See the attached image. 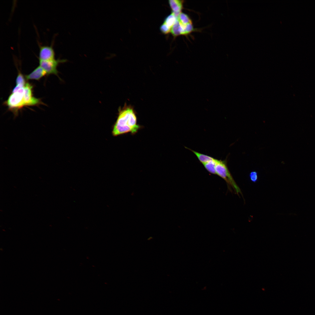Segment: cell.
Segmentation results:
<instances>
[{"label": "cell", "mask_w": 315, "mask_h": 315, "mask_svg": "<svg viewBox=\"0 0 315 315\" xmlns=\"http://www.w3.org/2000/svg\"><path fill=\"white\" fill-rule=\"evenodd\" d=\"M142 127L137 123L136 116L134 110L130 107H127L119 111L113 128L112 134L114 136L128 133L134 135Z\"/></svg>", "instance_id": "6da1fadb"}, {"label": "cell", "mask_w": 315, "mask_h": 315, "mask_svg": "<svg viewBox=\"0 0 315 315\" xmlns=\"http://www.w3.org/2000/svg\"><path fill=\"white\" fill-rule=\"evenodd\" d=\"M215 170L216 174L224 180L228 186L233 189L236 193L242 194L240 188L235 181L228 168L226 160H217Z\"/></svg>", "instance_id": "7a4b0ae2"}, {"label": "cell", "mask_w": 315, "mask_h": 315, "mask_svg": "<svg viewBox=\"0 0 315 315\" xmlns=\"http://www.w3.org/2000/svg\"><path fill=\"white\" fill-rule=\"evenodd\" d=\"M24 94V87L15 92L12 93L5 102V104L9 109L15 113L16 115L17 111L25 106Z\"/></svg>", "instance_id": "3957f363"}, {"label": "cell", "mask_w": 315, "mask_h": 315, "mask_svg": "<svg viewBox=\"0 0 315 315\" xmlns=\"http://www.w3.org/2000/svg\"><path fill=\"white\" fill-rule=\"evenodd\" d=\"M65 60L55 59L46 61L39 60L40 66L46 73L47 74H54L57 75L58 71L57 67L59 64L66 61Z\"/></svg>", "instance_id": "277c9868"}, {"label": "cell", "mask_w": 315, "mask_h": 315, "mask_svg": "<svg viewBox=\"0 0 315 315\" xmlns=\"http://www.w3.org/2000/svg\"><path fill=\"white\" fill-rule=\"evenodd\" d=\"M33 86L29 83H26L24 87V102L25 106H35L41 103L39 99L33 95Z\"/></svg>", "instance_id": "5b68a950"}, {"label": "cell", "mask_w": 315, "mask_h": 315, "mask_svg": "<svg viewBox=\"0 0 315 315\" xmlns=\"http://www.w3.org/2000/svg\"><path fill=\"white\" fill-rule=\"evenodd\" d=\"M38 45L39 60L46 61L55 59V53L52 46H41L39 43Z\"/></svg>", "instance_id": "8992f818"}, {"label": "cell", "mask_w": 315, "mask_h": 315, "mask_svg": "<svg viewBox=\"0 0 315 315\" xmlns=\"http://www.w3.org/2000/svg\"><path fill=\"white\" fill-rule=\"evenodd\" d=\"M169 4L172 10V13L178 18L183 8L184 1L179 0H170Z\"/></svg>", "instance_id": "52a82bcc"}, {"label": "cell", "mask_w": 315, "mask_h": 315, "mask_svg": "<svg viewBox=\"0 0 315 315\" xmlns=\"http://www.w3.org/2000/svg\"><path fill=\"white\" fill-rule=\"evenodd\" d=\"M46 74V72L39 66L29 74L25 75V78L27 80H38Z\"/></svg>", "instance_id": "ba28073f"}, {"label": "cell", "mask_w": 315, "mask_h": 315, "mask_svg": "<svg viewBox=\"0 0 315 315\" xmlns=\"http://www.w3.org/2000/svg\"><path fill=\"white\" fill-rule=\"evenodd\" d=\"M170 32L174 37H176L181 35H184L183 26L180 24L178 20L171 28Z\"/></svg>", "instance_id": "9c48e42d"}, {"label": "cell", "mask_w": 315, "mask_h": 315, "mask_svg": "<svg viewBox=\"0 0 315 315\" xmlns=\"http://www.w3.org/2000/svg\"><path fill=\"white\" fill-rule=\"evenodd\" d=\"M185 148L193 152L197 156L199 161L202 164L206 163L213 160L214 158L209 156L203 154L193 150L188 147H185Z\"/></svg>", "instance_id": "30bf717a"}, {"label": "cell", "mask_w": 315, "mask_h": 315, "mask_svg": "<svg viewBox=\"0 0 315 315\" xmlns=\"http://www.w3.org/2000/svg\"><path fill=\"white\" fill-rule=\"evenodd\" d=\"M217 159L214 158L213 160L203 164L206 169L210 173L216 174L215 168Z\"/></svg>", "instance_id": "8fae6325"}, {"label": "cell", "mask_w": 315, "mask_h": 315, "mask_svg": "<svg viewBox=\"0 0 315 315\" xmlns=\"http://www.w3.org/2000/svg\"><path fill=\"white\" fill-rule=\"evenodd\" d=\"M177 20L181 24L183 25L192 23L191 20L188 15L182 12H181L178 16Z\"/></svg>", "instance_id": "7c38bea8"}, {"label": "cell", "mask_w": 315, "mask_h": 315, "mask_svg": "<svg viewBox=\"0 0 315 315\" xmlns=\"http://www.w3.org/2000/svg\"><path fill=\"white\" fill-rule=\"evenodd\" d=\"M177 20V18L172 13L168 15L165 19L164 23L171 28Z\"/></svg>", "instance_id": "4fadbf2b"}, {"label": "cell", "mask_w": 315, "mask_h": 315, "mask_svg": "<svg viewBox=\"0 0 315 315\" xmlns=\"http://www.w3.org/2000/svg\"><path fill=\"white\" fill-rule=\"evenodd\" d=\"M16 85L24 87L26 84L23 75L19 71L16 80Z\"/></svg>", "instance_id": "5bb4252c"}, {"label": "cell", "mask_w": 315, "mask_h": 315, "mask_svg": "<svg viewBox=\"0 0 315 315\" xmlns=\"http://www.w3.org/2000/svg\"><path fill=\"white\" fill-rule=\"evenodd\" d=\"M183 26H184V35L189 34L194 30L192 23Z\"/></svg>", "instance_id": "9a60e30c"}, {"label": "cell", "mask_w": 315, "mask_h": 315, "mask_svg": "<svg viewBox=\"0 0 315 315\" xmlns=\"http://www.w3.org/2000/svg\"><path fill=\"white\" fill-rule=\"evenodd\" d=\"M171 29V28L164 22L160 27L161 32L164 34H167L170 32Z\"/></svg>", "instance_id": "2e32d148"}, {"label": "cell", "mask_w": 315, "mask_h": 315, "mask_svg": "<svg viewBox=\"0 0 315 315\" xmlns=\"http://www.w3.org/2000/svg\"><path fill=\"white\" fill-rule=\"evenodd\" d=\"M249 177L251 180L253 182H256L258 180V173L256 171H252L249 174Z\"/></svg>", "instance_id": "e0dca14e"}]
</instances>
